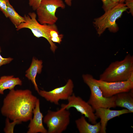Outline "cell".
<instances>
[{
    "label": "cell",
    "instance_id": "9a60e30c",
    "mask_svg": "<svg viewBox=\"0 0 133 133\" xmlns=\"http://www.w3.org/2000/svg\"><path fill=\"white\" fill-rule=\"evenodd\" d=\"M76 127L80 133H99L100 130V122L91 124L88 122L84 116L76 120Z\"/></svg>",
    "mask_w": 133,
    "mask_h": 133
},
{
    "label": "cell",
    "instance_id": "d6986e66",
    "mask_svg": "<svg viewBox=\"0 0 133 133\" xmlns=\"http://www.w3.org/2000/svg\"><path fill=\"white\" fill-rule=\"evenodd\" d=\"M102 3V7L105 12L112 8L117 3H116L111 0H101Z\"/></svg>",
    "mask_w": 133,
    "mask_h": 133
},
{
    "label": "cell",
    "instance_id": "9c48e42d",
    "mask_svg": "<svg viewBox=\"0 0 133 133\" xmlns=\"http://www.w3.org/2000/svg\"><path fill=\"white\" fill-rule=\"evenodd\" d=\"M67 104H62L61 107L68 110L71 107L75 108L77 111L87 118L92 124H96L98 118L94 113L95 110L87 102L80 97L76 96L74 93L67 100Z\"/></svg>",
    "mask_w": 133,
    "mask_h": 133
},
{
    "label": "cell",
    "instance_id": "ac0fdd59",
    "mask_svg": "<svg viewBox=\"0 0 133 133\" xmlns=\"http://www.w3.org/2000/svg\"><path fill=\"white\" fill-rule=\"evenodd\" d=\"M42 0H29V3L34 10H36L40 6ZM65 2L68 6L72 5V0H64Z\"/></svg>",
    "mask_w": 133,
    "mask_h": 133
},
{
    "label": "cell",
    "instance_id": "4fadbf2b",
    "mask_svg": "<svg viewBox=\"0 0 133 133\" xmlns=\"http://www.w3.org/2000/svg\"><path fill=\"white\" fill-rule=\"evenodd\" d=\"M133 89L128 92H121L116 95L115 103L116 107L125 108L130 113L133 112Z\"/></svg>",
    "mask_w": 133,
    "mask_h": 133
},
{
    "label": "cell",
    "instance_id": "8992f818",
    "mask_svg": "<svg viewBox=\"0 0 133 133\" xmlns=\"http://www.w3.org/2000/svg\"><path fill=\"white\" fill-rule=\"evenodd\" d=\"M25 22L16 27L17 31L23 28H28L31 30L33 35L37 38L43 37L46 39L50 45V49L54 52L57 46L51 40L47 24H42L37 20L36 15L34 12H30L24 16Z\"/></svg>",
    "mask_w": 133,
    "mask_h": 133
},
{
    "label": "cell",
    "instance_id": "5bb4252c",
    "mask_svg": "<svg viewBox=\"0 0 133 133\" xmlns=\"http://www.w3.org/2000/svg\"><path fill=\"white\" fill-rule=\"evenodd\" d=\"M42 63V60H38L33 57L29 67L26 71L25 76L31 81L38 93L39 90L36 82L35 78L37 74H40L41 72Z\"/></svg>",
    "mask_w": 133,
    "mask_h": 133
},
{
    "label": "cell",
    "instance_id": "52a82bcc",
    "mask_svg": "<svg viewBox=\"0 0 133 133\" xmlns=\"http://www.w3.org/2000/svg\"><path fill=\"white\" fill-rule=\"evenodd\" d=\"M65 7L62 0H42L36 10L38 21L42 24H55L58 19L55 15L57 9H64Z\"/></svg>",
    "mask_w": 133,
    "mask_h": 133
},
{
    "label": "cell",
    "instance_id": "603a6c76",
    "mask_svg": "<svg viewBox=\"0 0 133 133\" xmlns=\"http://www.w3.org/2000/svg\"><path fill=\"white\" fill-rule=\"evenodd\" d=\"M112 1L116 3H119V0H111Z\"/></svg>",
    "mask_w": 133,
    "mask_h": 133
},
{
    "label": "cell",
    "instance_id": "2e32d148",
    "mask_svg": "<svg viewBox=\"0 0 133 133\" xmlns=\"http://www.w3.org/2000/svg\"><path fill=\"white\" fill-rule=\"evenodd\" d=\"M22 84L20 79L14 77L13 75L2 76L0 78V94H3L6 89H13L16 85H21Z\"/></svg>",
    "mask_w": 133,
    "mask_h": 133
},
{
    "label": "cell",
    "instance_id": "3957f363",
    "mask_svg": "<svg viewBox=\"0 0 133 133\" xmlns=\"http://www.w3.org/2000/svg\"><path fill=\"white\" fill-rule=\"evenodd\" d=\"M128 9L124 3H118L111 9L105 12L100 17L95 18L93 24L98 34L101 35L107 29L111 32H117L118 27L116 21Z\"/></svg>",
    "mask_w": 133,
    "mask_h": 133
},
{
    "label": "cell",
    "instance_id": "277c9868",
    "mask_svg": "<svg viewBox=\"0 0 133 133\" xmlns=\"http://www.w3.org/2000/svg\"><path fill=\"white\" fill-rule=\"evenodd\" d=\"M82 77L84 83L88 86L90 91V96L87 102L95 111L100 108H110L116 107L115 95L109 98L104 97L92 75L86 74H83Z\"/></svg>",
    "mask_w": 133,
    "mask_h": 133
},
{
    "label": "cell",
    "instance_id": "7a4b0ae2",
    "mask_svg": "<svg viewBox=\"0 0 133 133\" xmlns=\"http://www.w3.org/2000/svg\"><path fill=\"white\" fill-rule=\"evenodd\" d=\"M133 73V56L129 54L123 60L112 63L100 76V80L107 82L128 80Z\"/></svg>",
    "mask_w": 133,
    "mask_h": 133
},
{
    "label": "cell",
    "instance_id": "7c38bea8",
    "mask_svg": "<svg viewBox=\"0 0 133 133\" xmlns=\"http://www.w3.org/2000/svg\"><path fill=\"white\" fill-rule=\"evenodd\" d=\"M40 100L38 99L33 111V116L30 120L27 133H48L47 130L43 124V115L40 107Z\"/></svg>",
    "mask_w": 133,
    "mask_h": 133
},
{
    "label": "cell",
    "instance_id": "ba28073f",
    "mask_svg": "<svg viewBox=\"0 0 133 133\" xmlns=\"http://www.w3.org/2000/svg\"><path fill=\"white\" fill-rule=\"evenodd\" d=\"M74 87L72 81L69 79L64 86L49 91L39 90L38 93L47 101L58 105L60 100H67L73 94Z\"/></svg>",
    "mask_w": 133,
    "mask_h": 133
},
{
    "label": "cell",
    "instance_id": "e0dca14e",
    "mask_svg": "<svg viewBox=\"0 0 133 133\" xmlns=\"http://www.w3.org/2000/svg\"><path fill=\"white\" fill-rule=\"evenodd\" d=\"M7 11L8 17L16 28L21 23L25 22L24 17L20 15L11 4L9 0L7 4Z\"/></svg>",
    "mask_w": 133,
    "mask_h": 133
},
{
    "label": "cell",
    "instance_id": "30bf717a",
    "mask_svg": "<svg viewBox=\"0 0 133 133\" xmlns=\"http://www.w3.org/2000/svg\"><path fill=\"white\" fill-rule=\"evenodd\" d=\"M103 96L110 97L118 93L129 91L133 88V82L128 79L121 82H107L95 79Z\"/></svg>",
    "mask_w": 133,
    "mask_h": 133
},
{
    "label": "cell",
    "instance_id": "5b68a950",
    "mask_svg": "<svg viewBox=\"0 0 133 133\" xmlns=\"http://www.w3.org/2000/svg\"><path fill=\"white\" fill-rule=\"evenodd\" d=\"M68 110L61 107L56 111L48 110L43 119L48 128V133H61L65 131L70 121Z\"/></svg>",
    "mask_w": 133,
    "mask_h": 133
},
{
    "label": "cell",
    "instance_id": "6da1fadb",
    "mask_svg": "<svg viewBox=\"0 0 133 133\" xmlns=\"http://www.w3.org/2000/svg\"><path fill=\"white\" fill-rule=\"evenodd\" d=\"M38 99L29 89L10 90L3 99L1 113L19 123L27 122L32 118Z\"/></svg>",
    "mask_w": 133,
    "mask_h": 133
},
{
    "label": "cell",
    "instance_id": "8fae6325",
    "mask_svg": "<svg viewBox=\"0 0 133 133\" xmlns=\"http://www.w3.org/2000/svg\"><path fill=\"white\" fill-rule=\"evenodd\" d=\"M95 115L98 118L100 119V133H106L107 123L110 120L121 115L128 113L129 111L127 109L115 110L109 108H100L95 110Z\"/></svg>",
    "mask_w": 133,
    "mask_h": 133
},
{
    "label": "cell",
    "instance_id": "cb8c5ba5",
    "mask_svg": "<svg viewBox=\"0 0 133 133\" xmlns=\"http://www.w3.org/2000/svg\"><path fill=\"white\" fill-rule=\"evenodd\" d=\"M119 3H124L125 0H119Z\"/></svg>",
    "mask_w": 133,
    "mask_h": 133
},
{
    "label": "cell",
    "instance_id": "7402d4cb",
    "mask_svg": "<svg viewBox=\"0 0 133 133\" xmlns=\"http://www.w3.org/2000/svg\"><path fill=\"white\" fill-rule=\"evenodd\" d=\"M124 3L126 6L129 9V13L133 15V0H125Z\"/></svg>",
    "mask_w": 133,
    "mask_h": 133
},
{
    "label": "cell",
    "instance_id": "44dd1931",
    "mask_svg": "<svg viewBox=\"0 0 133 133\" xmlns=\"http://www.w3.org/2000/svg\"><path fill=\"white\" fill-rule=\"evenodd\" d=\"M1 49L0 46V67L1 66L10 63L13 60V59L11 57L4 58L1 55Z\"/></svg>",
    "mask_w": 133,
    "mask_h": 133
},
{
    "label": "cell",
    "instance_id": "ffe728a7",
    "mask_svg": "<svg viewBox=\"0 0 133 133\" xmlns=\"http://www.w3.org/2000/svg\"><path fill=\"white\" fill-rule=\"evenodd\" d=\"M9 0H0V10L6 17H8L7 11V2Z\"/></svg>",
    "mask_w": 133,
    "mask_h": 133
}]
</instances>
